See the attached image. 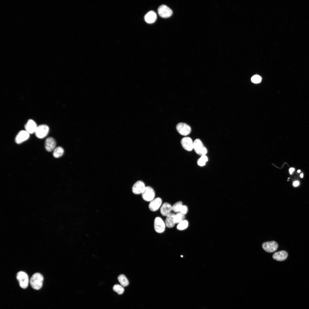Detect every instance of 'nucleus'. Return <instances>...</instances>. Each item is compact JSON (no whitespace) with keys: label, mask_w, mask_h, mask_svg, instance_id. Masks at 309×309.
Returning <instances> with one entry per match:
<instances>
[{"label":"nucleus","mask_w":309,"mask_h":309,"mask_svg":"<svg viewBox=\"0 0 309 309\" xmlns=\"http://www.w3.org/2000/svg\"><path fill=\"white\" fill-rule=\"evenodd\" d=\"M188 224L187 221L185 219L178 223L177 229L180 230H184L188 227Z\"/></svg>","instance_id":"obj_22"},{"label":"nucleus","mask_w":309,"mask_h":309,"mask_svg":"<svg viewBox=\"0 0 309 309\" xmlns=\"http://www.w3.org/2000/svg\"><path fill=\"white\" fill-rule=\"evenodd\" d=\"M56 145V142L53 138L49 137L46 139L45 143V147L47 151L51 152L54 150Z\"/></svg>","instance_id":"obj_15"},{"label":"nucleus","mask_w":309,"mask_h":309,"mask_svg":"<svg viewBox=\"0 0 309 309\" xmlns=\"http://www.w3.org/2000/svg\"><path fill=\"white\" fill-rule=\"evenodd\" d=\"M183 256L182 255H181V257H183Z\"/></svg>","instance_id":"obj_33"},{"label":"nucleus","mask_w":309,"mask_h":309,"mask_svg":"<svg viewBox=\"0 0 309 309\" xmlns=\"http://www.w3.org/2000/svg\"><path fill=\"white\" fill-rule=\"evenodd\" d=\"M175 215V214L171 213L166 217L165 223L167 227L171 228L174 226L175 224L174 220Z\"/></svg>","instance_id":"obj_19"},{"label":"nucleus","mask_w":309,"mask_h":309,"mask_svg":"<svg viewBox=\"0 0 309 309\" xmlns=\"http://www.w3.org/2000/svg\"><path fill=\"white\" fill-rule=\"evenodd\" d=\"M43 280V277L42 274L39 273H35L30 278V285L33 289L39 290L42 286Z\"/></svg>","instance_id":"obj_1"},{"label":"nucleus","mask_w":309,"mask_h":309,"mask_svg":"<svg viewBox=\"0 0 309 309\" xmlns=\"http://www.w3.org/2000/svg\"><path fill=\"white\" fill-rule=\"evenodd\" d=\"M288 256L287 252L283 250L275 253L273 255L272 257L274 259L281 261L286 260Z\"/></svg>","instance_id":"obj_17"},{"label":"nucleus","mask_w":309,"mask_h":309,"mask_svg":"<svg viewBox=\"0 0 309 309\" xmlns=\"http://www.w3.org/2000/svg\"><path fill=\"white\" fill-rule=\"evenodd\" d=\"M262 247L266 251L271 253L277 250L278 245L276 241H271L264 243L262 245Z\"/></svg>","instance_id":"obj_9"},{"label":"nucleus","mask_w":309,"mask_h":309,"mask_svg":"<svg viewBox=\"0 0 309 309\" xmlns=\"http://www.w3.org/2000/svg\"><path fill=\"white\" fill-rule=\"evenodd\" d=\"M262 80L261 77L258 75L253 76L251 78V81L255 83H258L261 82Z\"/></svg>","instance_id":"obj_27"},{"label":"nucleus","mask_w":309,"mask_h":309,"mask_svg":"<svg viewBox=\"0 0 309 309\" xmlns=\"http://www.w3.org/2000/svg\"><path fill=\"white\" fill-rule=\"evenodd\" d=\"M162 203V200L160 198H154L150 201L149 205V209L152 211H156L159 208Z\"/></svg>","instance_id":"obj_13"},{"label":"nucleus","mask_w":309,"mask_h":309,"mask_svg":"<svg viewBox=\"0 0 309 309\" xmlns=\"http://www.w3.org/2000/svg\"><path fill=\"white\" fill-rule=\"evenodd\" d=\"M29 137V134L26 131L22 130L17 135L15 141L17 144H20L27 140Z\"/></svg>","instance_id":"obj_11"},{"label":"nucleus","mask_w":309,"mask_h":309,"mask_svg":"<svg viewBox=\"0 0 309 309\" xmlns=\"http://www.w3.org/2000/svg\"><path fill=\"white\" fill-rule=\"evenodd\" d=\"M172 209V206L169 203H164L161 207L160 212L162 215L167 216L171 213Z\"/></svg>","instance_id":"obj_16"},{"label":"nucleus","mask_w":309,"mask_h":309,"mask_svg":"<svg viewBox=\"0 0 309 309\" xmlns=\"http://www.w3.org/2000/svg\"><path fill=\"white\" fill-rule=\"evenodd\" d=\"M176 129L179 133L183 136L189 134L191 131L190 126L187 124L183 122L178 123L176 126Z\"/></svg>","instance_id":"obj_6"},{"label":"nucleus","mask_w":309,"mask_h":309,"mask_svg":"<svg viewBox=\"0 0 309 309\" xmlns=\"http://www.w3.org/2000/svg\"><path fill=\"white\" fill-rule=\"evenodd\" d=\"M297 172L298 173H300V170H298L297 171Z\"/></svg>","instance_id":"obj_32"},{"label":"nucleus","mask_w":309,"mask_h":309,"mask_svg":"<svg viewBox=\"0 0 309 309\" xmlns=\"http://www.w3.org/2000/svg\"><path fill=\"white\" fill-rule=\"evenodd\" d=\"M181 143L183 148L186 150L191 151L193 149V142L189 137L183 138L181 140Z\"/></svg>","instance_id":"obj_12"},{"label":"nucleus","mask_w":309,"mask_h":309,"mask_svg":"<svg viewBox=\"0 0 309 309\" xmlns=\"http://www.w3.org/2000/svg\"><path fill=\"white\" fill-rule=\"evenodd\" d=\"M166 224L163 220L160 217L155 218L154 223L155 231L158 233H161L165 231Z\"/></svg>","instance_id":"obj_7"},{"label":"nucleus","mask_w":309,"mask_h":309,"mask_svg":"<svg viewBox=\"0 0 309 309\" xmlns=\"http://www.w3.org/2000/svg\"><path fill=\"white\" fill-rule=\"evenodd\" d=\"M188 209L187 206L185 205H183L181 208L180 213L185 215L187 212Z\"/></svg>","instance_id":"obj_28"},{"label":"nucleus","mask_w":309,"mask_h":309,"mask_svg":"<svg viewBox=\"0 0 309 309\" xmlns=\"http://www.w3.org/2000/svg\"><path fill=\"white\" fill-rule=\"evenodd\" d=\"M299 185V182L298 181H296L294 182L293 185L295 187L298 186Z\"/></svg>","instance_id":"obj_29"},{"label":"nucleus","mask_w":309,"mask_h":309,"mask_svg":"<svg viewBox=\"0 0 309 309\" xmlns=\"http://www.w3.org/2000/svg\"><path fill=\"white\" fill-rule=\"evenodd\" d=\"M157 16L155 13L153 11H150L145 15L144 19L146 22L151 23L154 22L156 20Z\"/></svg>","instance_id":"obj_18"},{"label":"nucleus","mask_w":309,"mask_h":309,"mask_svg":"<svg viewBox=\"0 0 309 309\" xmlns=\"http://www.w3.org/2000/svg\"><path fill=\"white\" fill-rule=\"evenodd\" d=\"M158 12L159 15L162 18H168L173 14L172 10L167 5H162L158 8Z\"/></svg>","instance_id":"obj_8"},{"label":"nucleus","mask_w":309,"mask_h":309,"mask_svg":"<svg viewBox=\"0 0 309 309\" xmlns=\"http://www.w3.org/2000/svg\"><path fill=\"white\" fill-rule=\"evenodd\" d=\"M49 130V127L47 125L45 124L40 125L37 126L35 133L37 138L42 139L47 135Z\"/></svg>","instance_id":"obj_5"},{"label":"nucleus","mask_w":309,"mask_h":309,"mask_svg":"<svg viewBox=\"0 0 309 309\" xmlns=\"http://www.w3.org/2000/svg\"><path fill=\"white\" fill-rule=\"evenodd\" d=\"M37 126L35 121L31 119L29 120L25 124V130L29 134H32L35 132Z\"/></svg>","instance_id":"obj_14"},{"label":"nucleus","mask_w":309,"mask_h":309,"mask_svg":"<svg viewBox=\"0 0 309 309\" xmlns=\"http://www.w3.org/2000/svg\"><path fill=\"white\" fill-rule=\"evenodd\" d=\"M146 187L143 181H138L133 185L132 188V191L135 194H142Z\"/></svg>","instance_id":"obj_10"},{"label":"nucleus","mask_w":309,"mask_h":309,"mask_svg":"<svg viewBox=\"0 0 309 309\" xmlns=\"http://www.w3.org/2000/svg\"><path fill=\"white\" fill-rule=\"evenodd\" d=\"M183 205L182 202H177L172 206V210L175 212L179 213Z\"/></svg>","instance_id":"obj_23"},{"label":"nucleus","mask_w":309,"mask_h":309,"mask_svg":"<svg viewBox=\"0 0 309 309\" xmlns=\"http://www.w3.org/2000/svg\"><path fill=\"white\" fill-rule=\"evenodd\" d=\"M294 170V169L293 168H291L289 169V172L290 174H292Z\"/></svg>","instance_id":"obj_30"},{"label":"nucleus","mask_w":309,"mask_h":309,"mask_svg":"<svg viewBox=\"0 0 309 309\" xmlns=\"http://www.w3.org/2000/svg\"><path fill=\"white\" fill-rule=\"evenodd\" d=\"M64 152L63 148L60 146L54 149L53 152L54 157L56 158H58L62 156Z\"/></svg>","instance_id":"obj_21"},{"label":"nucleus","mask_w":309,"mask_h":309,"mask_svg":"<svg viewBox=\"0 0 309 309\" xmlns=\"http://www.w3.org/2000/svg\"><path fill=\"white\" fill-rule=\"evenodd\" d=\"M303 173L301 174L300 175V177L301 178H302L303 177Z\"/></svg>","instance_id":"obj_31"},{"label":"nucleus","mask_w":309,"mask_h":309,"mask_svg":"<svg viewBox=\"0 0 309 309\" xmlns=\"http://www.w3.org/2000/svg\"><path fill=\"white\" fill-rule=\"evenodd\" d=\"M193 148L196 153L201 156L205 155L207 152V148L199 139H196L193 142Z\"/></svg>","instance_id":"obj_3"},{"label":"nucleus","mask_w":309,"mask_h":309,"mask_svg":"<svg viewBox=\"0 0 309 309\" xmlns=\"http://www.w3.org/2000/svg\"><path fill=\"white\" fill-rule=\"evenodd\" d=\"M155 192L153 189L150 186H146L142 193L143 199L145 201H151L154 199Z\"/></svg>","instance_id":"obj_4"},{"label":"nucleus","mask_w":309,"mask_h":309,"mask_svg":"<svg viewBox=\"0 0 309 309\" xmlns=\"http://www.w3.org/2000/svg\"><path fill=\"white\" fill-rule=\"evenodd\" d=\"M208 158L205 155H202L197 161L198 165L201 166H204L207 161H208Z\"/></svg>","instance_id":"obj_26"},{"label":"nucleus","mask_w":309,"mask_h":309,"mask_svg":"<svg viewBox=\"0 0 309 309\" xmlns=\"http://www.w3.org/2000/svg\"><path fill=\"white\" fill-rule=\"evenodd\" d=\"M113 289L119 295L122 294L124 291V289L123 286L117 284L114 286Z\"/></svg>","instance_id":"obj_25"},{"label":"nucleus","mask_w":309,"mask_h":309,"mask_svg":"<svg viewBox=\"0 0 309 309\" xmlns=\"http://www.w3.org/2000/svg\"><path fill=\"white\" fill-rule=\"evenodd\" d=\"M20 286L22 288H26L28 284L29 278L27 274L23 271L18 272L16 276Z\"/></svg>","instance_id":"obj_2"},{"label":"nucleus","mask_w":309,"mask_h":309,"mask_svg":"<svg viewBox=\"0 0 309 309\" xmlns=\"http://www.w3.org/2000/svg\"><path fill=\"white\" fill-rule=\"evenodd\" d=\"M185 215L180 212L175 215L174 220L175 223H179L185 220Z\"/></svg>","instance_id":"obj_24"},{"label":"nucleus","mask_w":309,"mask_h":309,"mask_svg":"<svg viewBox=\"0 0 309 309\" xmlns=\"http://www.w3.org/2000/svg\"><path fill=\"white\" fill-rule=\"evenodd\" d=\"M118 279L121 285L123 287L126 286L129 284V282L128 279L124 274L119 275L118 277Z\"/></svg>","instance_id":"obj_20"}]
</instances>
